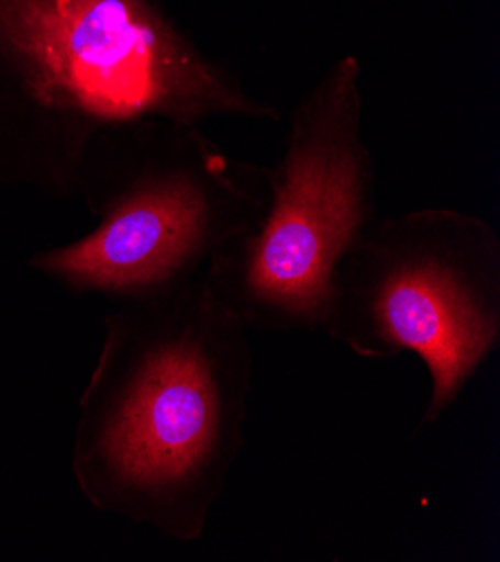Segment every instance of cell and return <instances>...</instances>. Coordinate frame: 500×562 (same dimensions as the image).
Masks as SVG:
<instances>
[{
    "label": "cell",
    "mask_w": 500,
    "mask_h": 562,
    "mask_svg": "<svg viewBox=\"0 0 500 562\" xmlns=\"http://www.w3.org/2000/svg\"><path fill=\"white\" fill-rule=\"evenodd\" d=\"M279 122L164 0H0V173L81 189L92 142L144 120Z\"/></svg>",
    "instance_id": "1"
},
{
    "label": "cell",
    "mask_w": 500,
    "mask_h": 562,
    "mask_svg": "<svg viewBox=\"0 0 500 562\" xmlns=\"http://www.w3.org/2000/svg\"><path fill=\"white\" fill-rule=\"evenodd\" d=\"M118 323L84 469L105 495L178 540L202 538L245 446L254 387L247 327L204 276L142 290Z\"/></svg>",
    "instance_id": "2"
},
{
    "label": "cell",
    "mask_w": 500,
    "mask_h": 562,
    "mask_svg": "<svg viewBox=\"0 0 500 562\" xmlns=\"http://www.w3.org/2000/svg\"><path fill=\"white\" fill-rule=\"evenodd\" d=\"M90 153L105 155L81 178L99 227L32 260L79 290L135 294L204 276L269 202V166L230 155L200 126L144 120L101 133Z\"/></svg>",
    "instance_id": "3"
},
{
    "label": "cell",
    "mask_w": 500,
    "mask_h": 562,
    "mask_svg": "<svg viewBox=\"0 0 500 562\" xmlns=\"http://www.w3.org/2000/svg\"><path fill=\"white\" fill-rule=\"evenodd\" d=\"M362 359L413 352L440 422L500 344V240L456 209L375 217L332 267L319 327Z\"/></svg>",
    "instance_id": "4"
},
{
    "label": "cell",
    "mask_w": 500,
    "mask_h": 562,
    "mask_svg": "<svg viewBox=\"0 0 500 562\" xmlns=\"http://www.w3.org/2000/svg\"><path fill=\"white\" fill-rule=\"evenodd\" d=\"M256 227L204 269L211 294L247 329H316L332 267L375 220L362 64L348 54L297 101Z\"/></svg>",
    "instance_id": "5"
}]
</instances>
